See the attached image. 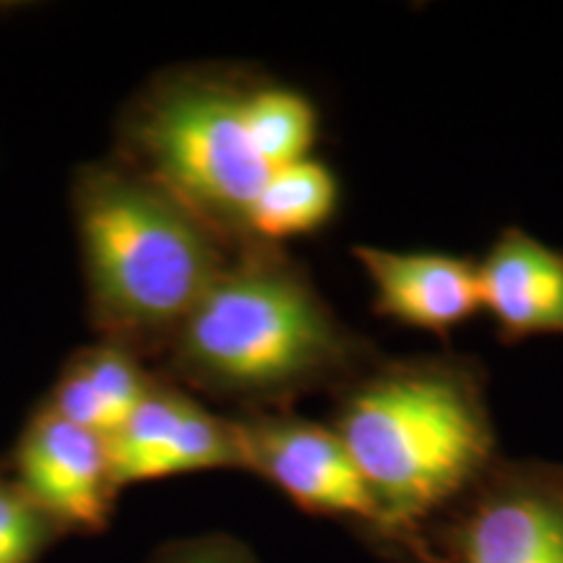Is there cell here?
Wrapping results in <instances>:
<instances>
[{
	"mask_svg": "<svg viewBox=\"0 0 563 563\" xmlns=\"http://www.w3.org/2000/svg\"><path fill=\"white\" fill-rule=\"evenodd\" d=\"M165 352L170 382L249 412L342 389L382 357L282 245L262 241L232 253Z\"/></svg>",
	"mask_w": 563,
	"mask_h": 563,
	"instance_id": "6da1fadb",
	"label": "cell"
},
{
	"mask_svg": "<svg viewBox=\"0 0 563 563\" xmlns=\"http://www.w3.org/2000/svg\"><path fill=\"white\" fill-rule=\"evenodd\" d=\"M332 428L382 514L405 538L493 467L483 363L464 355L376 357L334 391Z\"/></svg>",
	"mask_w": 563,
	"mask_h": 563,
	"instance_id": "7a4b0ae2",
	"label": "cell"
},
{
	"mask_svg": "<svg viewBox=\"0 0 563 563\" xmlns=\"http://www.w3.org/2000/svg\"><path fill=\"white\" fill-rule=\"evenodd\" d=\"M74 217L89 313L102 342L167 350L235 249L121 159L81 167Z\"/></svg>",
	"mask_w": 563,
	"mask_h": 563,
	"instance_id": "3957f363",
	"label": "cell"
},
{
	"mask_svg": "<svg viewBox=\"0 0 563 563\" xmlns=\"http://www.w3.org/2000/svg\"><path fill=\"white\" fill-rule=\"evenodd\" d=\"M253 79L230 66L167 70L121 123L118 159L186 203L235 251L253 243L249 211L272 175L245 121Z\"/></svg>",
	"mask_w": 563,
	"mask_h": 563,
	"instance_id": "277c9868",
	"label": "cell"
},
{
	"mask_svg": "<svg viewBox=\"0 0 563 563\" xmlns=\"http://www.w3.org/2000/svg\"><path fill=\"white\" fill-rule=\"evenodd\" d=\"M235 420L243 470L264 477L298 509L382 532V514L332 426L290 412H245Z\"/></svg>",
	"mask_w": 563,
	"mask_h": 563,
	"instance_id": "5b68a950",
	"label": "cell"
},
{
	"mask_svg": "<svg viewBox=\"0 0 563 563\" xmlns=\"http://www.w3.org/2000/svg\"><path fill=\"white\" fill-rule=\"evenodd\" d=\"M473 490L439 563H563L561 467H490Z\"/></svg>",
	"mask_w": 563,
	"mask_h": 563,
	"instance_id": "8992f818",
	"label": "cell"
},
{
	"mask_svg": "<svg viewBox=\"0 0 563 563\" xmlns=\"http://www.w3.org/2000/svg\"><path fill=\"white\" fill-rule=\"evenodd\" d=\"M108 446L118 488L209 470H243L235 420L207 410L180 384L159 376Z\"/></svg>",
	"mask_w": 563,
	"mask_h": 563,
	"instance_id": "52a82bcc",
	"label": "cell"
},
{
	"mask_svg": "<svg viewBox=\"0 0 563 563\" xmlns=\"http://www.w3.org/2000/svg\"><path fill=\"white\" fill-rule=\"evenodd\" d=\"M13 481L63 532H102L118 483L108 439L42 405L13 452Z\"/></svg>",
	"mask_w": 563,
	"mask_h": 563,
	"instance_id": "ba28073f",
	"label": "cell"
},
{
	"mask_svg": "<svg viewBox=\"0 0 563 563\" xmlns=\"http://www.w3.org/2000/svg\"><path fill=\"white\" fill-rule=\"evenodd\" d=\"M373 287V313L435 336H449L481 311L477 262L441 251L352 249Z\"/></svg>",
	"mask_w": 563,
	"mask_h": 563,
	"instance_id": "9c48e42d",
	"label": "cell"
},
{
	"mask_svg": "<svg viewBox=\"0 0 563 563\" xmlns=\"http://www.w3.org/2000/svg\"><path fill=\"white\" fill-rule=\"evenodd\" d=\"M481 311L504 344L563 334V251L506 228L477 262Z\"/></svg>",
	"mask_w": 563,
	"mask_h": 563,
	"instance_id": "30bf717a",
	"label": "cell"
},
{
	"mask_svg": "<svg viewBox=\"0 0 563 563\" xmlns=\"http://www.w3.org/2000/svg\"><path fill=\"white\" fill-rule=\"evenodd\" d=\"M157 376H152L136 352L100 342L79 350L63 365L47 407L76 426L110 439L144 402Z\"/></svg>",
	"mask_w": 563,
	"mask_h": 563,
	"instance_id": "8fae6325",
	"label": "cell"
},
{
	"mask_svg": "<svg viewBox=\"0 0 563 563\" xmlns=\"http://www.w3.org/2000/svg\"><path fill=\"white\" fill-rule=\"evenodd\" d=\"M340 207L336 175L319 159L308 157L279 167L266 178L249 211L253 241L282 245L292 238L319 232Z\"/></svg>",
	"mask_w": 563,
	"mask_h": 563,
	"instance_id": "7c38bea8",
	"label": "cell"
},
{
	"mask_svg": "<svg viewBox=\"0 0 563 563\" xmlns=\"http://www.w3.org/2000/svg\"><path fill=\"white\" fill-rule=\"evenodd\" d=\"M253 150L269 170L311 157L319 139V110L298 89L269 79H253L245 100Z\"/></svg>",
	"mask_w": 563,
	"mask_h": 563,
	"instance_id": "4fadbf2b",
	"label": "cell"
},
{
	"mask_svg": "<svg viewBox=\"0 0 563 563\" xmlns=\"http://www.w3.org/2000/svg\"><path fill=\"white\" fill-rule=\"evenodd\" d=\"M58 534L60 527L30 493L13 477L0 475V563H37Z\"/></svg>",
	"mask_w": 563,
	"mask_h": 563,
	"instance_id": "5bb4252c",
	"label": "cell"
},
{
	"mask_svg": "<svg viewBox=\"0 0 563 563\" xmlns=\"http://www.w3.org/2000/svg\"><path fill=\"white\" fill-rule=\"evenodd\" d=\"M152 563H253L245 548L228 538H199L170 545Z\"/></svg>",
	"mask_w": 563,
	"mask_h": 563,
	"instance_id": "9a60e30c",
	"label": "cell"
}]
</instances>
